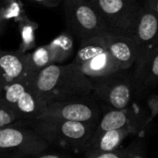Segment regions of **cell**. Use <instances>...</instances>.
Here are the masks:
<instances>
[{
	"label": "cell",
	"instance_id": "6da1fadb",
	"mask_svg": "<svg viewBox=\"0 0 158 158\" xmlns=\"http://www.w3.org/2000/svg\"><path fill=\"white\" fill-rule=\"evenodd\" d=\"M30 87L40 103L48 104L92 96L93 83L73 62L51 65L30 73Z\"/></svg>",
	"mask_w": 158,
	"mask_h": 158
},
{
	"label": "cell",
	"instance_id": "7a4b0ae2",
	"mask_svg": "<svg viewBox=\"0 0 158 158\" xmlns=\"http://www.w3.org/2000/svg\"><path fill=\"white\" fill-rule=\"evenodd\" d=\"M30 127L48 144L85 152L97 124L64 120H33Z\"/></svg>",
	"mask_w": 158,
	"mask_h": 158
},
{
	"label": "cell",
	"instance_id": "3957f363",
	"mask_svg": "<svg viewBox=\"0 0 158 158\" xmlns=\"http://www.w3.org/2000/svg\"><path fill=\"white\" fill-rule=\"evenodd\" d=\"M64 19L69 31L81 41L108 33V31L89 0H64Z\"/></svg>",
	"mask_w": 158,
	"mask_h": 158
},
{
	"label": "cell",
	"instance_id": "277c9868",
	"mask_svg": "<svg viewBox=\"0 0 158 158\" xmlns=\"http://www.w3.org/2000/svg\"><path fill=\"white\" fill-rule=\"evenodd\" d=\"M48 147L31 127L17 123L0 129V158L33 157L44 154Z\"/></svg>",
	"mask_w": 158,
	"mask_h": 158
},
{
	"label": "cell",
	"instance_id": "5b68a950",
	"mask_svg": "<svg viewBox=\"0 0 158 158\" xmlns=\"http://www.w3.org/2000/svg\"><path fill=\"white\" fill-rule=\"evenodd\" d=\"M101 117L102 111L100 106L92 95L84 98L48 104L44 106L34 120H64L98 125Z\"/></svg>",
	"mask_w": 158,
	"mask_h": 158
},
{
	"label": "cell",
	"instance_id": "8992f818",
	"mask_svg": "<svg viewBox=\"0 0 158 158\" xmlns=\"http://www.w3.org/2000/svg\"><path fill=\"white\" fill-rule=\"evenodd\" d=\"M108 32L131 35L142 3L136 0H89Z\"/></svg>",
	"mask_w": 158,
	"mask_h": 158
},
{
	"label": "cell",
	"instance_id": "52a82bcc",
	"mask_svg": "<svg viewBox=\"0 0 158 158\" xmlns=\"http://www.w3.org/2000/svg\"><path fill=\"white\" fill-rule=\"evenodd\" d=\"M125 72L126 70H121L108 77L91 80L94 95L111 109L128 108L132 101L135 89L132 75L130 76Z\"/></svg>",
	"mask_w": 158,
	"mask_h": 158
},
{
	"label": "cell",
	"instance_id": "ba28073f",
	"mask_svg": "<svg viewBox=\"0 0 158 158\" xmlns=\"http://www.w3.org/2000/svg\"><path fill=\"white\" fill-rule=\"evenodd\" d=\"M131 35L139 47L138 60L149 51L158 47V15L150 0L142 3Z\"/></svg>",
	"mask_w": 158,
	"mask_h": 158
},
{
	"label": "cell",
	"instance_id": "9c48e42d",
	"mask_svg": "<svg viewBox=\"0 0 158 158\" xmlns=\"http://www.w3.org/2000/svg\"><path fill=\"white\" fill-rule=\"evenodd\" d=\"M108 53L120 66L121 70H128L139 58V47L132 35L108 32Z\"/></svg>",
	"mask_w": 158,
	"mask_h": 158
},
{
	"label": "cell",
	"instance_id": "30bf717a",
	"mask_svg": "<svg viewBox=\"0 0 158 158\" xmlns=\"http://www.w3.org/2000/svg\"><path fill=\"white\" fill-rule=\"evenodd\" d=\"M135 89L150 90L158 85V47L149 51L135 63L132 74Z\"/></svg>",
	"mask_w": 158,
	"mask_h": 158
},
{
	"label": "cell",
	"instance_id": "8fae6325",
	"mask_svg": "<svg viewBox=\"0 0 158 158\" xmlns=\"http://www.w3.org/2000/svg\"><path fill=\"white\" fill-rule=\"evenodd\" d=\"M27 74L25 54L0 51V91L21 81Z\"/></svg>",
	"mask_w": 158,
	"mask_h": 158
},
{
	"label": "cell",
	"instance_id": "7c38bea8",
	"mask_svg": "<svg viewBox=\"0 0 158 158\" xmlns=\"http://www.w3.org/2000/svg\"><path fill=\"white\" fill-rule=\"evenodd\" d=\"M125 127H133L138 129L139 119L135 111H132L129 107L121 110L110 109L101 117V119L90 140V143L95 141L106 132Z\"/></svg>",
	"mask_w": 158,
	"mask_h": 158
},
{
	"label": "cell",
	"instance_id": "4fadbf2b",
	"mask_svg": "<svg viewBox=\"0 0 158 158\" xmlns=\"http://www.w3.org/2000/svg\"><path fill=\"white\" fill-rule=\"evenodd\" d=\"M137 132L138 129L133 127H125L106 132L95 141L89 143L85 154H103L118 150L127 137L136 134Z\"/></svg>",
	"mask_w": 158,
	"mask_h": 158
},
{
	"label": "cell",
	"instance_id": "5bb4252c",
	"mask_svg": "<svg viewBox=\"0 0 158 158\" xmlns=\"http://www.w3.org/2000/svg\"><path fill=\"white\" fill-rule=\"evenodd\" d=\"M78 68L90 80L108 77L121 71L120 66L108 51L78 66Z\"/></svg>",
	"mask_w": 158,
	"mask_h": 158
},
{
	"label": "cell",
	"instance_id": "9a60e30c",
	"mask_svg": "<svg viewBox=\"0 0 158 158\" xmlns=\"http://www.w3.org/2000/svg\"><path fill=\"white\" fill-rule=\"evenodd\" d=\"M107 44L108 33L81 41L73 63L77 66H80L107 52Z\"/></svg>",
	"mask_w": 158,
	"mask_h": 158
},
{
	"label": "cell",
	"instance_id": "2e32d148",
	"mask_svg": "<svg viewBox=\"0 0 158 158\" xmlns=\"http://www.w3.org/2000/svg\"><path fill=\"white\" fill-rule=\"evenodd\" d=\"M25 62L28 73H37L51 65H56L55 56L49 44L25 54Z\"/></svg>",
	"mask_w": 158,
	"mask_h": 158
},
{
	"label": "cell",
	"instance_id": "e0dca14e",
	"mask_svg": "<svg viewBox=\"0 0 158 158\" xmlns=\"http://www.w3.org/2000/svg\"><path fill=\"white\" fill-rule=\"evenodd\" d=\"M49 44L54 53L56 63L64 62L73 53V38L68 32L60 34Z\"/></svg>",
	"mask_w": 158,
	"mask_h": 158
},
{
	"label": "cell",
	"instance_id": "ac0fdd59",
	"mask_svg": "<svg viewBox=\"0 0 158 158\" xmlns=\"http://www.w3.org/2000/svg\"><path fill=\"white\" fill-rule=\"evenodd\" d=\"M142 145L134 143L126 148H118L113 152L103 154H85V158H144Z\"/></svg>",
	"mask_w": 158,
	"mask_h": 158
},
{
	"label": "cell",
	"instance_id": "d6986e66",
	"mask_svg": "<svg viewBox=\"0 0 158 158\" xmlns=\"http://www.w3.org/2000/svg\"><path fill=\"white\" fill-rule=\"evenodd\" d=\"M20 118L10 109L0 105V129H4L17 124Z\"/></svg>",
	"mask_w": 158,
	"mask_h": 158
},
{
	"label": "cell",
	"instance_id": "ffe728a7",
	"mask_svg": "<svg viewBox=\"0 0 158 158\" xmlns=\"http://www.w3.org/2000/svg\"><path fill=\"white\" fill-rule=\"evenodd\" d=\"M62 1L60 0H29V4H31L35 6L45 7V8H55L57 7Z\"/></svg>",
	"mask_w": 158,
	"mask_h": 158
},
{
	"label": "cell",
	"instance_id": "44dd1931",
	"mask_svg": "<svg viewBox=\"0 0 158 158\" xmlns=\"http://www.w3.org/2000/svg\"><path fill=\"white\" fill-rule=\"evenodd\" d=\"M31 158H72L71 156H66V155H61V154H48V155H44V154H42V155H39V156H33V157Z\"/></svg>",
	"mask_w": 158,
	"mask_h": 158
},
{
	"label": "cell",
	"instance_id": "7402d4cb",
	"mask_svg": "<svg viewBox=\"0 0 158 158\" xmlns=\"http://www.w3.org/2000/svg\"><path fill=\"white\" fill-rule=\"evenodd\" d=\"M150 3H151V5L153 6L154 10L158 15V0H150Z\"/></svg>",
	"mask_w": 158,
	"mask_h": 158
}]
</instances>
